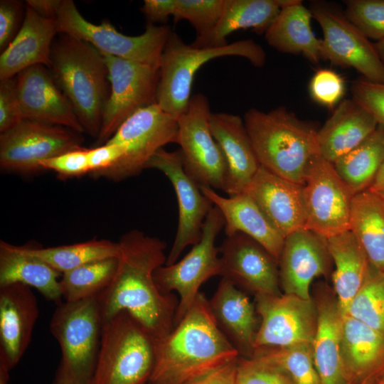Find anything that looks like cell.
I'll return each instance as SVG.
<instances>
[{
    "label": "cell",
    "mask_w": 384,
    "mask_h": 384,
    "mask_svg": "<svg viewBox=\"0 0 384 384\" xmlns=\"http://www.w3.org/2000/svg\"><path fill=\"white\" fill-rule=\"evenodd\" d=\"M237 364L238 384H294L282 369L256 358L240 356Z\"/></svg>",
    "instance_id": "cell-42"
},
{
    "label": "cell",
    "mask_w": 384,
    "mask_h": 384,
    "mask_svg": "<svg viewBox=\"0 0 384 384\" xmlns=\"http://www.w3.org/2000/svg\"><path fill=\"white\" fill-rule=\"evenodd\" d=\"M243 119L260 165L303 186L311 161L319 155V129L282 106L267 112L250 109Z\"/></svg>",
    "instance_id": "cell-3"
},
{
    "label": "cell",
    "mask_w": 384,
    "mask_h": 384,
    "mask_svg": "<svg viewBox=\"0 0 384 384\" xmlns=\"http://www.w3.org/2000/svg\"><path fill=\"white\" fill-rule=\"evenodd\" d=\"M223 56L242 57L256 67L263 66L266 61L262 46L251 39L220 47L196 48L186 44L171 31L161 59L157 105L166 114L178 119L188 107L196 72L207 62Z\"/></svg>",
    "instance_id": "cell-5"
},
{
    "label": "cell",
    "mask_w": 384,
    "mask_h": 384,
    "mask_svg": "<svg viewBox=\"0 0 384 384\" xmlns=\"http://www.w3.org/2000/svg\"><path fill=\"white\" fill-rule=\"evenodd\" d=\"M351 93L353 100L384 125V83L358 79L352 83Z\"/></svg>",
    "instance_id": "cell-45"
},
{
    "label": "cell",
    "mask_w": 384,
    "mask_h": 384,
    "mask_svg": "<svg viewBox=\"0 0 384 384\" xmlns=\"http://www.w3.org/2000/svg\"><path fill=\"white\" fill-rule=\"evenodd\" d=\"M124 153L125 150L122 146L108 142L88 149L90 174L95 177L113 167L123 157Z\"/></svg>",
    "instance_id": "cell-47"
},
{
    "label": "cell",
    "mask_w": 384,
    "mask_h": 384,
    "mask_svg": "<svg viewBox=\"0 0 384 384\" xmlns=\"http://www.w3.org/2000/svg\"><path fill=\"white\" fill-rule=\"evenodd\" d=\"M51 77L72 104L85 132L97 137L108 99V69L91 44L66 34L53 43Z\"/></svg>",
    "instance_id": "cell-4"
},
{
    "label": "cell",
    "mask_w": 384,
    "mask_h": 384,
    "mask_svg": "<svg viewBox=\"0 0 384 384\" xmlns=\"http://www.w3.org/2000/svg\"><path fill=\"white\" fill-rule=\"evenodd\" d=\"M156 341L127 311L102 326L100 346L89 384H147L155 363Z\"/></svg>",
    "instance_id": "cell-6"
},
{
    "label": "cell",
    "mask_w": 384,
    "mask_h": 384,
    "mask_svg": "<svg viewBox=\"0 0 384 384\" xmlns=\"http://www.w3.org/2000/svg\"><path fill=\"white\" fill-rule=\"evenodd\" d=\"M57 305L50 322L61 351L54 384H89L102 334L97 296Z\"/></svg>",
    "instance_id": "cell-7"
},
{
    "label": "cell",
    "mask_w": 384,
    "mask_h": 384,
    "mask_svg": "<svg viewBox=\"0 0 384 384\" xmlns=\"http://www.w3.org/2000/svg\"><path fill=\"white\" fill-rule=\"evenodd\" d=\"M331 261L324 238L307 229L288 235L279 260L280 287L284 294L311 299L312 281L326 275Z\"/></svg>",
    "instance_id": "cell-19"
},
{
    "label": "cell",
    "mask_w": 384,
    "mask_h": 384,
    "mask_svg": "<svg viewBox=\"0 0 384 384\" xmlns=\"http://www.w3.org/2000/svg\"><path fill=\"white\" fill-rule=\"evenodd\" d=\"M55 20L41 16L27 6L20 30L0 56V80L14 78L30 67L51 65Z\"/></svg>",
    "instance_id": "cell-25"
},
{
    "label": "cell",
    "mask_w": 384,
    "mask_h": 384,
    "mask_svg": "<svg viewBox=\"0 0 384 384\" xmlns=\"http://www.w3.org/2000/svg\"><path fill=\"white\" fill-rule=\"evenodd\" d=\"M350 230L363 247L371 267L384 274V198L368 189L354 195Z\"/></svg>",
    "instance_id": "cell-34"
},
{
    "label": "cell",
    "mask_w": 384,
    "mask_h": 384,
    "mask_svg": "<svg viewBox=\"0 0 384 384\" xmlns=\"http://www.w3.org/2000/svg\"><path fill=\"white\" fill-rule=\"evenodd\" d=\"M309 90L314 101L333 110L345 95V81L332 70L319 69L312 76Z\"/></svg>",
    "instance_id": "cell-43"
},
{
    "label": "cell",
    "mask_w": 384,
    "mask_h": 384,
    "mask_svg": "<svg viewBox=\"0 0 384 384\" xmlns=\"http://www.w3.org/2000/svg\"><path fill=\"white\" fill-rule=\"evenodd\" d=\"M22 8V4L17 1H0V49L2 51L16 36Z\"/></svg>",
    "instance_id": "cell-48"
},
{
    "label": "cell",
    "mask_w": 384,
    "mask_h": 384,
    "mask_svg": "<svg viewBox=\"0 0 384 384\" xmlns=\"http://www.w3.org/2000/svg\"><path fill=\"white\" fill-rule=\"evenodd\" d=\"M177 133V119L157 103L139 110L107 142L122 146L124 155L113 167L95 177L119 181L140 174L158 150L167 144L176 143Z\"/></svg>",
    "instance_id": "cell-10"
},
{
    "label": "cell",
    "mask_w": 384,
    "mask_h": 384,
    "mask_svg": "<svg viewBox=\"0 0 384 384\" xmlns=\"http://www.w3.org/2000/svg\"><path fill=\"white\" fill-rule=\"evenodd\" d=\"M23 247L61 274L91 262L117 257L119 250L118 242L105 239L48 247Z\"/></svg>",
    "instance_id": "cell-36"
},
{
    "label": "cell",
    "mask_w": 384,
    "mask_h": 384,
    "mask_svg": "<svg viewBox=\"0 0 384 384\" xmlns=\"http://www.w3.org/2000/svg\"><path fill=\"white\" fill-rule=\"evenodd\" d=\"M209 101L202 94L191 96L186 112L177 119L176 143L183 169L199 187L223 189L227 163L210 129Z\"/></svg>",
    "instance_id": "cell-11"
},
{
    "label": "cell",
    "mask_w": 384,
    "mask_h": 384,
    "mask_svg": "<svg viewBox=\"0 0 384 384\" xmlns=\"http://www.w3.org/2000/svg\"><path fill=\"white\" fill-rule=\"evenodd\" d=\"M118 245L114 276L97 296L102 325L125 311L158 342L174 329L178 304L173 293L159 291L154 278L155 270L166 263V243L132 230L120 238Z\"/></svg>",
    "instance_id": "cell-1"
},
{
    "label": "cell",
    "mask_w": 384,
    "mask_h": 384,
    "mask_svg": "<svg viewBox=\"0 0 384 384\" xmlns=\"http://www.w3.org/2000/svg\"><path fill=\"white\" fill-rule=\"evenodd\" d=\"M305 228L328 239L350 230L354 194L334 164L317 155L311 161L303 185Z\"/></svg>",
    "instance_id": "cell-15"
},
{
    "label": "cell",
    "mask_w": 384,
    "mask_h": 384,
    "mask_svg": "<svg viewBox=\"0 0 384 384\" xmlns=\"http://www.w3.org/2000/svg\"><path fill=\"white\" fill-rule=\"evenodd\" d=\"M221 276L257 295H279L278 261L250 237L226 236L218 248Z\"/></svg>",
    "instance_id": "cell-18"
},
{
    "label": "cell",
    "mask_w": 384,
    "mask_h": 384,
    "mask_svg": "<svg viewBox=\"0 0 384 384\" xmlns=\"http://www.w3.org/2000/svg\"><path fill=\"white\" fill-rule=\"evenodd\" d=\"M55 20L58 33L84 41L102 55L158 68L171 32L167 26L149 23L141 35L127 36L119 32L107 20L100 24L89 22L79 12L73 0H62Z\"/></svg>",
    "instance_id": "cell-8"
},
{
    "label": "cell",
    "mask_w": 384,
    "mask_h": 384,
    "mask_svg": "<svg viewBox=\"0 0 384 384\" xmlns=\"http://www.w3.org/2000/svg\"><path fill=\"white\" fill-rule=\"evenodd\" d=\"M239 357L218 326L208 299L200 292L169 334L156 342L155 363L149 382L186 384Z\"/></svg>",
    "instance_id": "cell-2"
},
{
    "label": "cell",
    "mask_w": 384,
    "mask_h": 384,
    "mask_svg": "<svg viewBox=\"0 0 384 384\" xmlns=\"http://www.w3.org/2000/svg\"><path fill=\"white\" fill-rule=\"evenodd\" d=\"M37 299L28 286L0 287V366L11 370L31 341L38 318Z\"/></svg>",
    "instance_id": "cell-21"
},
{
    "label": "cell",
    "mask_w": 384,
    "mask_h": 384,
    "mask_svg": "<svg viewBox=\"0 0 384 384\" xmlns=\"http://www.w3.org/2000/svg\"><path fill=\"white\" fill-rule=\"evenodd\" d=\"M374 46L381 62L384 65V39L377 41L374 43Z\"/></svg>",
    "instance_id": "cell-53"
},
{
    "label": "cell",
    "mask_w": 384,
    "mask_h": 384,
    "mask_svg": "<svg viewBox=\"0 0 384 384\" xmlns=\"http://www.w3.org/2000/svg\"><path fill=\"white\" fill-rule=\"evenodd\" d=\"M348 19L368 39H384V0L345 1Z\"/></svg>",
    "instance_id": "cell-41"
},
{
    "label": "cell",
    "mask_w": 384,
    "mask_h": 384,
    "mask_svg": "<svg viewBox=\"0 0 384 384\" xmlns=\"http://www.w3.org/2000/svg\"><path fill=\"white\" fill-rule=\"evenodd\" d=\"M260 324L255 350L311 343L316 324V306L311 299L290 294L255 296Z\"/></svg>",
    "instance_id": "cell-16"
},
{
    "label": "cell",
    "mask_w": 384,
    "mask_h": 384,
    "mask_svg": "<svg viewBox=\"0 0 384 384\" xmlns=\"http://www.w3.org/2000/svg\"><path fill=\"white\" fill-rule=\"evenodd\" d=\"M312 15L299 0H288L265 33L267 43L284 53L301 54L311 63L321 58L322 41L311 26Z\"/></svg>",
    "instance_id": "cell-30"
},
{
    "label": "cell",
    "mask_w": 384,
    "mask_h": 384,
    "mask_svg": "<svg viewBox=\"0 0 384 384\" xmlns=\"http://www.w3.org/2000/svg\"><path fill=\"white\" fill-rule=\"evenodd\" d=\"M341 353L349 384L384 376V335L343 315Z\"/></svg>",
    "instance_id": "cell-27"
},
{
    "label": "cell",
    "mask_w": 384,
    "mask_h": 384,
    "mask_svg": "<svg viewBox=\"0 0 384 384\" xmlns=\"http://www.w3.org/2000/svg\"><path fill=\"white\" fill-rule=\"evenodd\" d=\"M224 226L223 214L213 206L204 221L200 241L179 261L155 270L154 278L159 291L163 294L176 291L179 296L174 326L194 303L201 286L212 277L221 274L222 265L215 240Z\"/></svg>",
    "instance_id": "cell-9"
},
{
    "label": "cell",
    "mask_w": 384,
    "mask_h": 384,
    "mask_svg": "<svg viewBox=\"0 0 384 384\" xmlns=\"http://www.w3.org/2000/svg\"><path fill=\"white\" fill-rule=\"evenodd\" d=\"M346 314L384 335L383 273L371 268L368 279L351 301Z\"/></svg>",
    "instance_id": "cell-39"
},
{
    "label": "cell",
    "mask_w": 384,
    "mask_h": 384,
    "mask_svg": "<svg viewBox=\"0 0 384 384\" xmlns=\"http://www.w3.org/2000/svg\"><path fill=\"white\" fill-rule=\"evenodd\" d=\"M368 190L384 198V159Z\"/></svg>",
    "instance_id": "cell-52"
},
{
    "label": "cell",
    "mask_w": 384,
    "mask_h": 384,
    "mask_svg": "<svg viewBox=\"0 0 384 384\" xmlns=\"http://www.w3.org/2000/svg\"><path fill=\"white\" fill-rule=\"evenodd\" d=\"M147 384H158V383H151V382H149Z\"/></svg>",
    "instance_id": "cell-57"
},
{
    "label": "cell",
    "mask_w": 384,
    "mask_h": 384,
    "mask_svg": "<svg viewBox=\"0 0 384 384\" xmlns=\"http://www.w3.org/2000/svg\"><path fill=\"white\" fill-rule=\"evenodd\" d=\"M117 257L91 262L62 274L60 287L63 299L75 302L98 296L112 282Z\"/></svg>",
    "instance_id": "cell-37"
},
{
    "label": "cell",
    "mask_w": 384,
    "mask_h": 384,
    "mask_svg": "<svg viewBox=\"0 0 384 384\" xmlns=\"http://www.w3.org/2000/svg\"><path fill=\"white\" fill-rule=\"evenodd\" d=\"M209 124L227 163L223 191L229 196L245 193L260 165L244 119L233 114L212 112Z\"/></svg>",
    "instance_id": "cell-23"
},
{
    "label": "cell",
    "mask_w": 384,
    "mask_h": 384,
    "mask_svg": "<svg viewBox=\"0 0 384 384\" xmlns=\"http://www.w3.org/2000/svg\"><path fill=\"white\" fill-rule=\"evenodd\" d=\"M9 370L0 366V384H9Z\"/></svg>",
    "instance_id": "cell-54"
},
{
    "label": "cell",
    "mask_w": 384,
    "mask_h": 384,
    "mask_svg": "<svg viewBox=\"0 0 384 384\" xmlns=\"http://www.w3.org/2000/svg\"><path fill=\"white\" fill-rule=\"evenodd\" d=\"M329 253L335 265L334 289L343 315L368 279L371 265L361 244L349 230L326 239Z\"/></svg>",
    "instance_id": "cell-31"
},
{
    "label": "cell",
    "mask_w": 384,
    "mask_h": 384,
    "mask_svg": "<svg viewBox=\"0 0 384 384\" xmlns=\"http://www.w3.org/2000/svg\"><path fill=\"white\" fill-rule=\"evenodd\" d=\"M316 306L317 324L311 346L321 383L349 384L341 353L343 314L337 300L324 294Z\"/></svg>",
    "instance_id": "cell-29"
},
{
    "label": "cell",
    "mask_w": 384,
    "mask_h": 384,
    "mask_svg": "<svg viewBox=\"0 0 384 384\" xmlns=\"http://www.w3.org/2000/svg\"><path fill=\"white\" fill-rule=\"evenodd\" d=\"M288 0H225L222 15L208 34L196 37L191 45L196 48L227 45V37L240 29L251 28L265 33Z\"/></svg>",
    "instance_id": "cell-32"
},
{
    "label": "cell",
    "mask_w": 384,
    "mask_h": 384,
    "mask_svg": "<svg viewBox=\"0 0 384 384\" xmlns=\"http://www.w3.org/2000/svg\"><path fill=\"white\" fill-rule=\"evenodd\" d=\"M376 384H384V376L380 378Z\"/></svg>",
    "instance_id": "cell-56"
},
{
    "label": "cell",
    "mask_w": 384,
    "mask_h": 384,
    "mask_svg": "<svg viewBox=\"0 0 384 384\" xmlns=\"http://www.w3.org/2000/svg\"><path fill=\"white\" fill-rule=\"evenodd\" d=\"M378 125L354 100L342 101L318 130L319 155L333 164L367 139Z\"/></svg>",
    "instance_id": "cell-28"
},
{
    "label": "cell",
    "mask_w": 384,
    "mask_h": 384,
    "mask_svg": "<svg viewBox=\"0 0 384 384\" xmlns=\"http://www.w3.org/2000/svg\"><path fill=\"white\" fill-rule=\"evenodd\" d=\"M252 357L277 366L294 384H321L314 361L311 343L260 348L255 350Z\"/></svg>",
    "instance_id": "cell-38"
},
{
    "label": "cell",
    "mask_w": 384,
    "mask_h": 384,
    "mask_svg": "<svg viewBox=\"0 0 384 384\" xmlns=\"http://www.w3.org/2000/svg\"><path fill=\"white\" fill-rule=\"evenodd\" d=\"M23 120L16 78L0 82V132L4 133Z\"/></svg>",
    "instance_id": "cell-46"
},
{
    "label": "cell",
    "mask_w": 384,
    "mask_h": 384,
    "mask_svg": "<svg viewBox=\"0 0 384 384\" xmlns=\"http://www.w3.org/2000/svg\"><path fill=\"white\" fill-rule=\"evenodd\" d=\"M81 133L71 129L23 120L0 134L3 171L28 175L42 171L40 163L81 148Z\"/></svg>",
    "instance_id": "cell-14"
},
{
    "label": "cell",
    "mask_w": 384,
    "mask_h": 384,
    "mask_svg": "<svg viewBox=\"0 0 384 384\" xmlns=\"http://www.w3.org/2000/svg\"><path fill=\"white\" fill-rule=\"evenodd\" d=\"M378 380H375V379H368V380H366L363 381L362 383L359 384H376Z\"/></svg>",
    "instance_id": "cell-55"
},
{
    "label": "cell",
    "mask_w": 384,
    "mask_h": 384,
    "mask_svg": "<svg viewBox=\"0 0 384 384\" xmlns=\"http://www.w3.org/2000/svg\"><path fill=\"white\" fill-rule=\"evenodd\" d=\"M62 274L41 259L28 253L23 246L0 241V287L22 284L38 290L46 299L62 302Z\"/></svg>",
    "instance_id": "cell-33"
},
{
    "label": "cell",
    "mask_w": 384,
    "mask_h": 384,
    "mask_svg": "<svg viewBox=\"0 0 384 384\" xmlns=\"http://www.w3.org/2000/svg\"><path fill=\"white\" fill-rule=\"evenodd\" d=\"M213 316L240 356L251 358L259 329L256 308L240 288L222 277L208 300Z\"/></svg>",
    "instance_id": "cell-24"
},
{
    "label": "cell",
    "mask_w": 384,
    "mask_h": 384,
    "mask_svg": "<svg viewBox=\"0 0 384 384\" xmlns=\"http://www.w3.org/2000/svg\"><path fill=\"white\" fill-rule=\"evenodd\" d=\"M200 188L223 214L226 236L242 233L262 245L279 262L285 238L249 195L243 193L224 197L211 188Z\"/></svg>",
    "instance_id": "cell-26"
},
{
    "label": "cell",
    "mask_w": 384,
    "mask_h": 384,
    "mask_svg": "<svg viewBox=\"0 0 384 384\" xmlns=\"http://www.w3.org/2000/svg\"><path fill=\"white\" fill-rule=\"evenodd\" d=\"M16 81L23 120L85 132L72 104L44 65L25 69L17 75Z\"/></svg>",
    "instance_id": "cell-20"
},
{
    "label": "cell",
    "mask_w": 384,
    "mask_h": 384,
    "mask_svg": "<svg viewBox=\"0 0 384 384\" xmlns=\"http://www.w3.org/2000/svg\"><path fill=\"white\" fill-rule=\"evenodd\" d=\"M309 10L322 30V59L353 68L369 81L384 83V65L374 43L348 19L344 11L321 1H312Z\"/></svg>",
    "instance_id": "cell-12"
},
{
    "label": "cell",
    "mask_w": 384,
    "mask_h": 384,
    "mask_svg": "<svg viewBox=\"0 0 384 384\" xmlns=\"http://www.w3.org/2000/svg\"><path fill=\"white\" fill-rule=\"evenodd\" d=\"M41 170H51L59 178H68L90 174L88 149L69 151L40 163Z\"/></svg>",
    "instance_id": "cell-44"
},
{
    "label": "cell",
    "mask_w": 384,
    "mask_h": 384,
    "mask_svg": "<svg viewBox=\"0 0 384 384\" xmlns=\"http://www.w3.org/2000/svg\"><path fill=\"white\" fill-rule=\"evenodd\" d=\"M111 90L105 103L96 144L102 145L139 110L156 103L159 68L102 55Z\"/></svg>",
    "instance_id": "cell-13"
},
{
    "label": "cell",
    "mask_w": 384,
    "mask_h": 384,
    "mask_svg": "<svg viewBox=\"0 0 384 384\" xmlns=\"http://www.w3.org/2000/svg\"><path fill=\"white\" fill-rule=\"evenodd\" d=\"M384 159V125L333 163L335 170L354 195L369 188Z\"/></svg>",
    "instance_id": "cell-35"
},
{
    "label": "cell",
    "mask_w": 384,
    "mask_h": 384,
    "mask_svg": "<svg viewBox=\"0 0 384 384\" xmlns=\"http://www.w3.org/2000/svg\"><path fill=\"white\" fill-rule=\"evenodd\" d=\"M62 0H28L27 6L43 17L55 19Z\"/></svg>",
    "instance_id": "cell-51"
},
{
    "label": "cell",
    "mask_w": 384,
    "mask_h": 384,
    "mask_svg": "<svg viewBox=\"0 0 384 384\" xmlns=\"http://www.w3.org/2000/svg\"><path fill=\"white\" fill-rule=\"evenodd\" d=\"M225 0H176L174 21L186 20L201 37L210 32L218 22Z\"/></svg>",
    "instance_id": "cell-40"
},
{
    "label": "cell",
    "mask_w": 384,
    "mask_h": 384,
    "mask_svg": "<svg viewBox=\"0 0 384 384\" xmlns=\"http://www.w3.org/2000/svg\"><path fill=\"white\" fill-rule=\"evenodd\" d=\"M176 0H145L142 12L149 20V23L164 22L174 11Z\"/></svg>",
    "instance_id": "cell-50"
},
{
    "label": "cell",
    "mask_w": 384,
    "mask_h": 384,
    "mask_svg": "<svg viewBox=\"0 0 384 384\" xmlns=\"http://www.w3.org/2000/svg\"><path fill=\"white\" fill-rule=\"evenodd\" d=\"M238 359L224 365L199 379L186 384H238Z\"/></svg>",
    "instance_id": "cell-49"
},
{
    "label": "cell",
    "mask_w": 384,
    "mask_h": 384,
    "mask_svg": "<svg viewBox=\"0 0 384 384\" xmlns=\"http://www.w3.org/2000/svg\"><path fill=\"white\" fill-rule=\"evenodd\" d=\"M145 169H156L164 173L172 183L176 194L178 228L165 263L170 265L178 261L186 247L200 241L204 221L213 204L184 171L180 149L168 151L164 148L160 149L149 159Z\"/></svg>",
    "instance_id": "cell-17"
},
{
    "label": "cell",
    "mask_w": 384,
    "mask_h": 384,
    "mask_svg": "<svg viewBox=\"0 0 384 384\" xmlns=\"http://www.w3.org/2000/svg\"><path fill=\"white\" fill-rule=\"evenodd\" d=\"M245 193L254 200L284 238L306 229L302 185L277 176L260 166Z\"/></svg>",
    "instance_id": "cell-22"
}]
</instances>
